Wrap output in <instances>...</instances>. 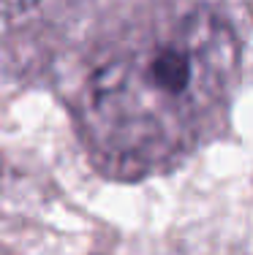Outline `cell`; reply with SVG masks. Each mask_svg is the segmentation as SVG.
Returning <instances> with one entry per match:
<instances>
[{"instance_id": "obj_1", "label": "cell", "mask_w": 253, "mask_h": 255, "mask_svg": "<svg viewBox=\"0 0 253 255\" xmlns=\"http://www.w3.org/2000/svg\"><path fill=\"white\" fill-rule=\"evenodd\" d=\"M237 38L213 11L147 33L87 82L84 123L120 168H155L188 152L234 90Z\"/></svg>"}, {"instance_id": "obj_2", "label": "cell", "mask_w": 253, "mask_h": 255, "mask_svg": "<svg viewBox=\"0 0 253 255\" xmlns=\"http://www.w3.org/2000/svg\"><path fill=\"white\" fill-rule=\"evenodd\" d=\"M38 0H0V16H19L27 14Z\"/></svg>"}]
</instances>
